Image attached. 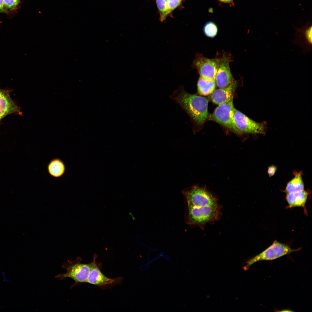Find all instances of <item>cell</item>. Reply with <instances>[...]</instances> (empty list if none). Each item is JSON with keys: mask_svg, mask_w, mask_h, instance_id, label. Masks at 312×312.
<instances>
[{"mask_svg": "<svg viewBox=\"0 0 312 312\" xmlns=\"http://www.w3.org/2000/svg\"><path fill=\"white\" fill-rule=\"evenodd\" d=\"M170 97L190 116L196 125H201L208 118V100L205 97L187 92L180 86Z\"/></svg>", "mask_w": 312, "mask_h": 312, "instance_id": "6da1fadb", "label": "cell"}, {"mask_svg": "<svg viewBox=\"0 0 312 312\" xmlns=\"http://www.w3.org/2000/svg\"><path fill=\"white\" fill-rule=\"evenodd\" d=\"M82 259L77 257L73 261H68L63 263L62 268L66 270L65 273L60 274L55 276L59 280H63L66 278H70L75 281L74 285L86 283L93 267L94 259L89 263H81Z\"/></svg>", "mask_w": 312, "mask_h": 312, "instance_id": "7a4b0ae2", "label": "cell"}, {"mask_svg": "<svg viewBox=\"0 0 312 312\" xmlns=\"http://www.w3.org/2000/svg\"><path fill=\"white\" fill-rule=\"evenodd\" d=\"M299 250L292 249L287 244L274 241L263 251L248 260L243 269L244 271L248 270L251 265L257 262L275 259Z\"/></svg>", "mask_w": 312, "mask_h": 312, "instance_id": "3957f363", "label": "cell"}, {"mask_svg": "<svg viewBox=\"0 0 312 312\" xmlns=\"http://www.w3.org/2000/svg\"><path fill=\"white\" fill-rule=\"evenodd\" d=\"M188 223L201 224L217 220L220 215L218 205L195 207L188 205Z\"/></svg>", "mask_w": 312, "mask_h": 312, "instance_id": "277c9868", "label": "cell"}, {"mask_svg": "<svg viewBox=\"0 0 312 312\" xmlns=\"http://www.w3.org/2000/svg\"><path fill=\"white\" fill-rule=\"evenodd\" d=\"M233 100L218 105L211 116V119L233 132L239 134L242 133L236 127L234 119Z\"/></svg>", "mask_w": 312, "mask_h": 312, "instance_id": "5b68a950", "label": "cell"}, {"mask_svg": "<svg viewBox=\"0 0 312 312\" xmlns=\"http://www.w3.org/2000/svg\"><path fill=\"white\" fill-rule=\"evenodd\" d=\"M182 193L188 205L202 207L218 205L216 199L203 188L194 186L189 190H183Z\"/></svg>", "mask_w": 312, "mask_h": 312, "instance_id": "8992f818", "label": "cell"}, {"mask_svg": "<svg viewBox=\"0 0 312 312\" xmlns=\"http://www.w3.org/2000/svg\"><path fill=\"white\" fill-rule=\"evenodd\" d=\"M234 119L236 127L242 133L265 134L267 129L265 122H256L235 108Z\"/></svg>", "mask_w": 312, "mask_h": 312, "instance_id": "52a82bcc", "label": "cell"}, {"mask_svg": "<svg viewBox=\"0 0 312 312\" xmlns=\"http://www.w3.org/2000/svg\"><path fill=\"white\" fill-rule=\"evenodd\" d=\"M219 61L218 56L210 59L204 57L202 54H197L192 66L197 69L200 77L209 80H215Z\"/></svg>", "mask_w": 312, "mask_h": 312, "instance_id": "ba28073f", "label": "cell"}, {"mask_svg": "<svg viewBox=\"0 0 312 312\" xmlns=\"http://www.w3.org/2000/svg\"><path fill=\"white\" fill-rule=\"evenodd\" d=\"M97 255L94 254V261L86 283L99 287L102 289L110 287L116 285L120 284L122 282V277L114 278H109L104 274L101 270L100 265L96 261Z\"/></svg>", "mask_w": 312, "mask_h": 312, "instance_id": "9c48e42d", "label": "cell"}, {"mask_svg": "<svg viewBox=\"0 0 312 312\" xmlns=\"http://www.w3.org/2000/svg\"><path fill=\"white\" fill-rule=\"evenodd\" d=\"M219 57L217 72L215 81L217 86L220 88L228 86L234 80L231 71L229 63L232 60V55L229 53L224 52Z\"/></svg>", "mask_w": 312, "mask_h": 312, "instance_id": "30bf717a", "label": "cell"}, {"mask_svg": "<svg viewBox=\"0 0 312 312\" xmlns=\"http://www.w3.org/2000/svg\"><path fill=\"white\" fill-rule=\"evenodd\" d=\"M11 91V90L2 89L0 86V122L8 115L22 114L20 108L10 97Z\"/></svg>", "mask_w": 312, "mask_h": 312, "instance_id": "8fae6325", "label": "cell"}, {"mask_svg": "<svg viewBox=\"0 0 312 312\" xmlns=\"http://www.w3.org/2000/svg\"><path fill=\"white\" fill-rule=\"evenodd\" d=\"M296 38L293 42L302 49L304 54L310 53L312 50V27L308 23L300 28L295 27Z\"/></svg>", "mask_w": 312, "mask_h": 312, "instance_id": "7c38bea8", "label": "cell"}, {"mask_svg": "<svg viewBox=\"0 0 312 312\" xmlns=\"http://www.w3.org/2000/svg\"><path fill=\"white\" fill-rule=\"evenodd\" d=\"M238 85V81L234 80L228 86L215 90L211 94V100L218 105L233 100L234 93Z\"/></svg>", "mask_w": 312, "mask_h": 312, "instance_id": "4fadbf2b", "label": "cell"}, {"mask_svg": "<svg viewBox=\"0 0 312 312\" xmlns=\"http://www.w3.org/2000/svg\"><path fill=\"white\" fill-rule=\"evenodd\" d=\"M308 194L304 190L300 191L287 194L286 199L289 208L297 207H304Z\"/></svg>", "mask_w": 312, "mask_h": 312, "instance_id": "5bb4252c", "label": "cell"}, {"mask_svg": "<svg viewBox=\"0 0 312 312\" xmlns=\"http://www.w3.org/2000/svg\"><path fill=\"white\" fill-rule=\"evenodd\" d=\"M216 85L215 80L207 79L200 77L197 82L198 93L205 96L211 94L215 90Z\"/></svg>", "mask_w": 312, "mask_h": 312, "instance_id": "9a60e30c", "label": "cell"}, {"mask_svg": "<svg viewBox=\"0 0 312 312\" xmlns=\"http://www.w3.org/2000/svg\"><path fill=\"white\" fill-rule=\"evenodd\" d=\"M294 177L287 183L285 191L287 194L300 191L304 190V184L302 173L295 172Z\"/></svg>", "mask_w": 312, "mask_h": 312, "instance_id": "2e32d148", "label": "cell"}, {"mask_svg": "<svg viewBox=\"0 0 312 312\" xmlns=\"http://www.w3.org/2000/svg\"><path fill=\"white\" fill-rule=\"evenodd\" d=\"M49 173L52 176L59 177L62 176L65 171V166L63 162L58 159L52 160L48 166Z\"/></svg>", "mask_w": 312, "mask_h": 312, "instance_id": "e0dca14e", "label": "cell"}, {"mask_svg": "<svg viewBox=\"0 0 312 312\" xmlns=\"http://www.w3.org/2000/svg\"><path fill=\"white\" fill-rule=\"evenodd\" d=\"M203 32L207 37L213 38L217 34L218 29L217 25L212 21L207 23L203 27Z\"/></svg>", "mask_w": 312, "mask_h": 312, "instance_id": "ac0fdd59", "label": "cell"}, {"mask_svg": "<svg viewBox=\"0 0 312 312\" xmlns=\"http://www.w3.org/2000/svg\"><path fill=\"white\" fill-rule=\"evenodd\" d=\"M156 2L159 11L160 20L163 21L169 14L166 0H156Z\"/></svg>", "mask_w": 312, "mask_h": 312, "instance_id": "d6986e66", "label": "cell"}, {"mask_svg": "<svg viewBox=\"0 0 312 312\" xmlns=\"http://www.w3.org/2000/svg\"><path fill=\"white\" fill-rule=\"evenodd\" d=\"M20 0H3L5 6L8 10L13 11L16 9Z\"/></svg>", "mask_w": 312, "mask_h": 312, "instance_id": "ffe728a7", "label": "cell"}, {"mask_svg": "<svg viewBox=\"0 0 312 312\" xmlns=\"http://www.w3.org/2000/svg\"><path fill=\"white\" fill-rule=\"evenodd\" d=\"M182 0H166L169 13L177 7Z\"/></svg>", "mask_w": 312, "mask_h": 312, "instance_id": "44dd1931", "label": "cell"}, {"mask_svg": "<svg viewBox=\"0 0 312 312\" xmlns=\"http://www.w3.org/2000/svg\"><path fill=\"white\" fill-rule=\"evenodd\" d=\"M276 167L274 166H272L268 168V172L270 177L273 176L275 173L276 170Z\"/></svg>", "mask_w": 312, "mask_h": 312, "instance_id": "7402d4cb", "label": "cell"}, {"mask_svg": "<svg viewBox=\"0 0 312 312\" xmlns=\"http://www.w3.org/2000/svg\"><path fill=\"white\" fill-rule=\"evenodd\" d=\"M8 11L5 6L3 0H0V13H8Z\"/></svg>", "mask_w": 312, "mask_h": 312, "instance_id": "603a6c76", "label": "cell"}, {"mask_svg": "<svg viewBox=\"0 0 312 312\" xmlns=\"http://www.w3.org/2000/svg\"><path fill=\"white\" fill-rule=\"evenodd\" d=\"M220 2L224 3H228L231 5H234L233 1L234 0H218Z\"/></svg>", "mask_w": 312, "mask_h": 312, "instance_id": "cb8c5ba5", "label": "cell"}, {"mask_svg": "<svg viewBox=\"0 0 312 312\" xmlns=\"http://www.w3.org/2000/svg\"><path fill=\"white\" fill-rule=\"evenodd\" d=\"M283 311V312H285V311H291V310H287H287L286 309V310H283V311Z\"/></svg>", "mask_w": 312, "mask_h": 312, "instance_id": "d4e9b609", "label": "cell"}]
</instances>
